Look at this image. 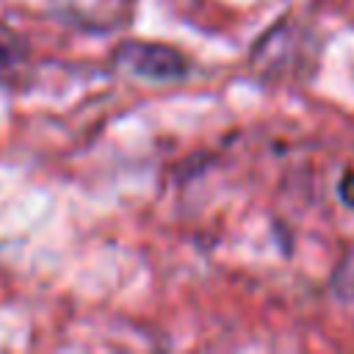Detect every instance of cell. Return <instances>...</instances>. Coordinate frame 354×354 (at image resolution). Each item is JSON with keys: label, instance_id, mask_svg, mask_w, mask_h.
Instances as JSON below:
<instances>
[{"label": "cell", "instance_id": "6da1fadb", "mask_svg": "<svg viewBox=\"0 0 354 354\" xmlns=\"http://www.w3.org/2000/svg\"><path fill=\"white\" fill-rule=\"evenodd\" d=\"M113 64L141 80L149 83H177L188 75V58L169 44L160 41H122L113 50Z\"/></svg>", "mask_w": 354, "mask_h": 354}, {"label": "cell", "instance_id": "7a4b0ae2", "mask_svg": "<svg viewBox=\"0 0 354 354\" xmlns=\"http://www.w3.org/2000/svg\"><path fill=\"white\" fill-rule=\"evenodd\" d=\"M22 41L11 30L0 28V80H11V75L22 66Z\"/></svg>", "mask_w": 354, "mask_h": 354}, {"label": "cell", "instance_id": "3957f363", "mask_svg": "<svg viewBox=\"0 0 354 354\" xmlns=\"http://www.w3.org/2000/svg\"><path fill=\"white\" fill-rule=\"evenodd\" d=\"M340 196L348 207H354V171H346L340 180Z\"/></svg>", "mask_w": 354, "mask_h": 354}]
</instances>
